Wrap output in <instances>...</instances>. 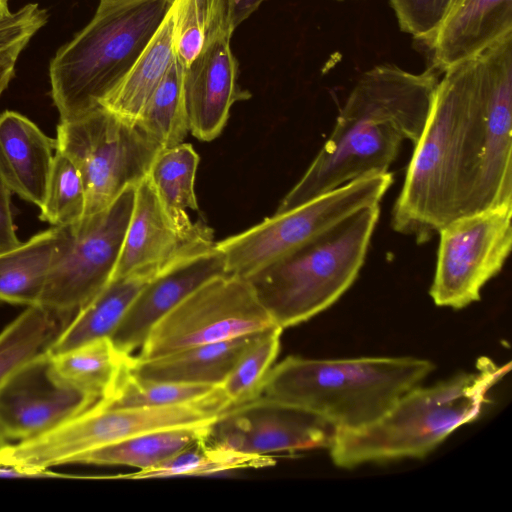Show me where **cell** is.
Here are the masks:
<instances>
[{
    "mask_svg": "<svg viewBox=\"0 0 512 512\" xmlns=\"http://www.w3.org/2000/svg\"><path fill=\"white\" fill-rule=\"evenodd\" d=\"M215 245L213 231L201 224L180 231L163 209L146 176L135 187L134 206L112 279L141 276L152 279L171 266Z\"/></svg>",
    "mask_w": 512,
    "mask_h": 512,
    "instance_id": "obj_16",
    "label": "cell"
},
{
    "mask_svg": "<svg viewBox=\"0 0 512 512\" xmlns=\"http://www.w3.org/2000/svg\"><path fill=\"white\" fill-rule=\"evenodd\" d=\"M55 139L15 111L0 115V181L11 193L42 206L53 162Z\"/></svg>",
    "mask_w": 512,
    "mask_h": 512,
    "instance_id": "obj_20",
    "label": "cell"
},
{
    "mask_svg": "<svg viewBox=\"0 0 512 512\" xmlns=\"http://www.w3.org/2000/svg\"><path fill=\"white\" fill-rule=\"evenodd\" d=\"M98 400L64 381L43 352L22 364L0 385V438L21 442L82 414Z\"/></svg>",
    "mask_w": 512,
    "mask_h": 512,
    "instance_id": "obj_14",
    "label": "cell"
},
{
    "mask_svg": "<svg viewBox=\"0 0 512 512\" xmlns=\"http://www.w3.org/2000/svg\"><path fill=\"white\" fill-rule=\"evenodd\" d=\"M476 64L483 142L473 213L512 204V33Z\"/></svg>",
    "mask_w": 512,
    "mask_h": 512,
    "instance_id": "obj_13",
    "label": "cell"
},
{
    "mask_svg": "<svg viewBox=\"0 0 512 512\" xmlns=\"http://www.w3.org/2000/svg\"><path fill=\"white\" fill-rule=\"evenodd\" d=\"M184 66L175 55L136 124L161 148L183 142L189 132L183 99Z\"/></svg>",
    "mask_w": 512,
    "mask_h": 512,
    "instance_id": "obj_31",
    "label": "cell"
},
{
    "mask_svg": "<svg viewBox=\"0 0 512 512\" xmlns=\"http://www.w3.org/2000/svg\"><path fill=\"white\" fill-rule=\"evenodd\" d=\"M275 460L270 455L247 454L225 448L209 440L199 442L160 464L113 478L145 479L174 476H201L245 468L271 466Z\"/></svg>",
    "mask_w": 512,
    "mask_h": 512,
    "instance_id": "obj_30",
    "label": "cell"
},
{
    "mask_svg": "<svg viewBox=\"0 0 512 512\" xmlns=\"http://www.w3.org/2000/svg\"><path fill=\"white\" fill-rule=\"evenodd\" d=\"M17 238L11 210V192L0 181V250L17 246Z\"/></svg>",
    "mask_w": 512,
    "mask_h": 512,
    "instance_id": "obj_37",
    "label": "cell"
},
{
    "mask_svg": "<svg viewBox=\"0 0 512 512\" xmlns=\"http://www.w3.org/2000/svg\"><path fill=\"white\" fill-rule=\"evenodd\" d=\"M232 7V23L236 28L248 18L264 0H230Z\"/></svg>",
    "mask_w": 512,
    "mask_h": 512,
    "instance_id": "obj_38",
    "label": "cell"
},
{
    "mask_svg": "<svg viewBox=\"0 0 512 512\" xmlns=\"http://www.w3.org/2000/svg\"><path fill=\"white\" fill-rule=\"evenodd\" d=\"M224 274L225 258L215 245L159 273L140 290L110 337L114 346L132 355L163 316L202 284Z\"/></svg>",
    "mask_w": 512,
    "mask_h": 512,
    "instance_id": "obj_18",
    "label": "cell"
},
{
    "mask_svg": "<svg viewBox=\"0 0 512 512\" xmlns=\"http://www.w3.org/2000/svg\"><path fill=\"white\" fill-rule=\"evenodd\" d=\"M216 419L144 432L88 451L78 456L73 463L148 469L199 442L208 440Z\"/></svg>",
    "mask_w": 512,
    "mask_h": 512,
    "instance_id": "obj_23",
    "label": "cell"
},
{
    "mask_svg": "<svg viewBox=\"0 0 512 512\" xmlns=\"http://www.w3.org/2000/svg\"><path fill=\"white\" fill-rule=\"evenodd\" d=\"M198 164L193 146L182 142L162 148L147 175L166 214L182 232H192L202 224L192 222L187 213L198 210L194 188Z\"/></svg>",
    "mask_w": 512,
    "mask_h": 512,
    "instance_id": "obj_26",
    "label": "cell"
},
{
    "mask_svg": "<svg viewBox=\"0 0 512 512\" xmlns=\"http://www.w3.org/2000/svg\"><path fill=\"white\" fill-rule=\"evenodd\" d=\"M476 57L443 72L391 211L393 230L418 244L473 211L483 133Z\"/></svg>",
    "mask_w": 512,
    "mask_h": 512,
    "instance_id": "obj_2",
    "label": "cell"
},
{
    "mask_svg": "<svg viewBox=\"0 0 512 512\" xmlns=\"http://www.w3.org/2000/svg\"><path fill=\"white\" fill-rule=\"evenodd\" d=\"M174 2L162 24L120 84L101 106L136 123L175 56Z\"/></svg>",
    "mask_w": 512,
    "mask_h": 512,
    "instance_id": "obj_25",
    "label": "cell"
},
{
    "mask_svg": "<svg viewBox=\"0 0 512 512\" xmlns=\"http://www.w3.org/2000/svg\"><path fill=\"white\" fill-rule=\"evenodd\" d=\"M393 181L390 172L358 178L216 242L227 274L246 278L359 209L379 204Z\"/></svg>",
    "mask_w": 512,
    "mask_h": 512,
    "instance_id": "obj_9",
    "label": "cell"
},
{
    "mask_svg": "<svg viewBox=\"0 0 512 512\" xmlns=\"http://www.w3.org/2000/svg\"><path fill=\"white\" fill-rule=\"evenodd\" d=\"M11 13L9 9V0H0V19Z\"/></svg>",
    "mask_w": 512,
    "mask_h": 512,
    "instance_id": "obj_39",
    "label": "cell"
},
{
    "mask_svg": "<svg viewBox=\"0 0 512 512\" xmlns=\"http://www.w3.org/2000/svg\"><path fill=\"white\" fill-rule=\"evenodd\" d=\"M255 335L198 345L149 360L132 356L130 371L143 379L219 387Z\"/></svg>",
    "mask_w": 512,
    "mask_h": 512,
    "instance_id": "obj_22",
    "label": "cell"
},
{
    "mask_svg": "<svg viewBox=\"0 0 512 512\" xmlns=\"http://www.w3.org/2000/svg\"><path fill=\"white\" fill-rule=\"evenodd\" d=\"M68 239L69 226H53L24 243L0 250V300L39 305L50 270Z\"/></svg>",
    "mask_w": 512,
    "mask_h": 512,
    "instance_id": "obj_21",
    "label": "cell"
},
{
    "mask_svg": "<svg viewBox=\"0 0 512 512\" xmlns=\"http://www.w3.org/2000/svg\"><path fill=\"white\" fill-rule=\"evenodd\" d=\"M228 409L220 387L192 403L146 408H101L82 414L29 440L9 444L5 460L31 471L70 464L94 449L123 439L169 427L196 424L218 418Z\"/></svg>",
    "mask_w": 512,
    "mask_h": 512,
    "instance_id": "obj_7",
    "label": "cell"
},
{
    "mask_svg": "<svg viewBox=\"0 0 512 512\" xmlns=\"http://www.w3.org/2000/svg\"><path fill=\"white\" fill-rule=\"evenodd\" d=\"M401 29L427 43L448 14L452 0H390Z\"/></svg>",
    "mask_w": 512,
    "mask_h": 512,
    "instance_id": "obj_36",
    "label": "cell"
},
{
    "mask_svg": "<svg viewBox=\"0 0 512 512\" xmlns=\"http://www.w3.org/2000/svg\"><path fill=\"white\" fill-rule=\"evenodd\" d=\"M282 331V328L274 326L256 334L241 353L219 386L229 408L249 403L259 397L279 354Z\"/></svg>",
    "mask_w": 512,
    "mask_h": 512,
    "instance_id": "obj_32",
    "label": "cell"
},
{
    "mask_svg": "<svg viewBox=\"0 0 512 512\" xmlns=\"http://www.w3.org/2000/svg\"><path fill=\"white\" fill-rule=\"evenodd\" d=\"M276 326L248 281L224 274L202 284L150 330L140 360L257 334Z\"/></svg>",
    "mask_w": 512,
    "mask_h": 512,
    "instance_id": "obj_10",
    "label": "cell"
},
{
    "mask_svg": "<svg viewBox=\"0 0 512 512\" xmlns=\"http://www.w3.org/2000/svg\"><path fill=\"white\" fill-rule=\"evenodd\" d=\"M439 72L394 64L365 71L354 85L322 148L280 202L282 213L358 178L389 172L401 145H415L428 119Z\"/></svg>",
    "mask_w": 512,
    "mask_h": 512,
    "instance_id": "obj_1",
    "label": "cell"
},
{
    "mask_svg": "<svg viewBox=\"0 0 512 512\" xmlns=\"http://www.w3.org/2000/svg\"><path fill=\"white\" fill-rule=\"evenodd\" d=\"M67 318L35 305L13 320L0 333V385L22 364L47 352L68 323L64 321Z\"/></svg>",
    "mask_w": 512,
    "mask_h": 512,
    "instance_id": "obj_28",
    "label": "cell"
},
{
    "mask_svg": "<svg viewBox=\"0 0 512 512\" xmlns=\"http://www.w3.org/2000/svg\"><path fill=\"white\" fill-rule=\"evenodd\" d=\"M150 280L141 276L110 280L72 316L47 352L55 355L97 339L110 338L137 294Z\"/></svg>",
    "mask_w": 512,
    "mask_h": 512,
    "instance_id": "obj_24",
    "label": "cell"
},
{
    "mask_svg": "<svg viewBox=\"0 0 512 512\" xmlns=\"http://www.w3.org/2000/svg\"><path fill=\"white\" fill-rule=\"evenodd\" d=\"M55 146L82 178L84 216L101 212L125 189L141 182L162 149L136 123L104 106L60 121Z\"/></svg>",
    "mask_w": 512,
    "mask_h": 512,
    "instance_id": "obj_8",
    "label": "cell"
},
{
    "mask_svg": "<svg viewBox=\"0 0 512 512\" xmlns=\"http://www.w3.org/2000/svg\"><path fill=\"white\" fill-rule=\"evenodd\" d=\"M48 20L47 11L29 3L0 19V96L15 74L20 53Z\"/></svg>",
    "mask_w": 512,
    "mask_h": 512,
    "instance_id": "obj_35",
    "label": "cell"
},
{
    "mask_svg": "<svg viewBox=\"0 0 512 512\" xmlns=\"http://www.w3.org/2000/svg\"><path fill=\"white\" fill-rule=\"evenodd\" d=\"M130 361L111 394L98 401L96 406L101 408H146L181 405L199 401L217 388L208 385L143 379L130 371Z\"/></svg>",
    "mask_w": 512,
    "mask_h": 512,
    "instance_id": "obj_33",
    "label": "cell"
},
{
    "mask_svg": "<svg viewBox=\"0 0 512 512\" xmlns=\"http://www.w3.org/2000/svg\"><path fill=\"white\" fill-rule=\"evenodd\" d=\"M512 33V0H461L426 43L439 73L478 56Z\"/></svg>",
    "mask_w": 512,
    "mask_h": 512,
    "instance_id": "obj_19",
    "label": "cell"
},
{
    "mask_svg": "<svg viewBox=\"0 0 512 512\" xmlns=\"http://www.w3.org/2000/svg\"><path fill=\"white\" fill-rule=\"evenodd\" d=\"M460 1H461V0H452V4H451V7H450V10H451L454 6H456ZM450 10H449V11H450Z\"/></svg>",
    "mask_w": 512,
    "mask_h": 512,
    "instance_id": "obj_40",
    "label": "cell"
},
{
    "mask_svg": "<svg viewBox=\"0 0 512 512\" xmlns=\"http://www.w3.org/2000/svg\"><path fill=\"white\" fill-rule=\"evenodd\" d=\"M512 204L457 217L439 234L430 287L440 307L462 309L480 300L484 285L503 268L512 245Z\"/></svg>",
    "mask_w": 512,
    "mask_h": 512,
    "instance_id": "obj_12",
    "label": "cell"
},
{
    "mask_svg": "<svg viewBox=\"0 0 512 512\" xmlns=\"http://www.w3.org/2000/svg\"><path fill=\"white\" fill-rule=\"evenodd\" d=\"M380 215L365 206L245 279L282 329L333 305L356 280Z\"/></svg>",
    "mask_w": 512,
    "mask_h": 512,
    "instance_id": "obj_6",
    "label": "cell"
},
{
    "mask_svg": "<svg viewBox=\"0 0 512 512\" xmlns=\"http://www.w3.org/2000/svg\"><path fill=\"white\" fill-rule=\"evenodd\" d=\"M131 356L120 352L110 338L51 355L54 369L64 381L98 401L111 394Z\"/></svg>",
    "mask_w": 512,
    "mask_h": 512,
    "instance_id": "obj_27",
    "label": "cell"
},
{
    "mask_svg": "<svg viewBox=\"0 0 512 512\" xmlns=\"http://www.w3.org/2000/svg\"><path fill=\"white\" fill-rule=\"evenodd\" d=\"M434 369L413 357L309 359L288 356L273 366L259 399L308 411L339 430L379 419Z\"/></svg>",
    "mask_w": 512,
    "mask_h": 512,
    "instance_id": "obj_3",
    "label": "cell"
},
{
    "mask_svg": "<svg viewBox=\"0 0 512 512\" xmlns=\"http://www.w3.org/2000/svg\"><path fill=\"white\" fill-rule=\"evenodd\" d=\"M86 196L82 178L73 162L56 150L40 207V220L55 227L78 223L85 214Z\"/></svg>",
    "mask_w": 512,
    "mask_h": 512,
    "instance_id": "obj_34",
    "label": "cell"
},
{
    "mask_svg": "<svg viewBox=\"0 0 512 512\" xmlns=\"http://www.w3.org/2000/svg\"><path fill=\"white\" fill-rule=\"evenodd\" d=\"M478 359L465 372L430 387L416 386L371 424L354 430L336 429L328 448L333 463L351 469L370 462L422 458L458 427L479 417L488 392L510 370Z\"/></svg>",
    "mask_w": 512,
    "mask_h": 512,
    "instance_id": "obj_4",
    "label": "cell"
},
{
    "mask_svg": "<svg viewBox=\"0 0 512 512\" xmlns=\"http://www.w3.org/2000/svg\"><path fill=\"white\" fill-rule=\"evenodd\" d=\"M230 38L225 35L209 42L183 71L189 132L201 141L218 137L229 118L231 106L250 97L238 86V65L231 52Z\"/></svg>",
    "mask_w": 512,
    "mask_h": 512,
    "instance_id": "obj_17",
    "label": "cell"
},
{
    "mask_svg": "<svg viewBox=\"0 0 512 512\" xmlns=\"http://www.w3.org/2000/svg\"><path fill=\"white\" fill-rule=\"evenodd\" d=\"M335 433L320 416L257 398L223 412L208 440L242 453L271 455L329 448Z\"/></svg>",
    "mask_w": 512,
    "mask_h": 512,
    "instance_id": "obj_15",
    "label": "cell"
},
{
    "mask_svg": "<svg viewBox=\"0 0 512 512\" xmlns=\"http://www.w3.org/2000/svg\"><path fill=\"white\" fill-rule=\"evenodd\" d=\"M174 8V50L184 68L205 45L235 29L230 0H174Z\"/></svg>",
    "mask_w": 512,
    "mask_h": 512,
    "instance_id": "obj_29",
    "label": "cell"
},
{
    "mask_svg": "<svg viewBox=\"0 0 512 512\" xmlns=\"http://www.w3.org/2000/svg\"><path fill=\"white\" fill-rule=\"evenodd\" d=\"M135 187L101 212L69 226L66 247L52 266L41 306L72 316L111 280L134 206Z\"/></svg>",
    "mask_w": 512,
    "mask_h": 512,
    "instance_id": "obj_11",
    "label": "cell"
},
{
    "mask_svg": "<svg viewBox=\"0 0 512 512\" xmlns=\"http://www.w3.org/2000/svg\"><path fill=\"white\" fill-rule=\"evenodd\" d=\"M174 0H100L92 20L62 46L49 66L60 121L99 106L146 48Z\"/></svg>",
    "mask_w": 512,
    "mask_h": 512,
    "instance_id": "obj_5",
    "label": "cell"
}]
</instances>
